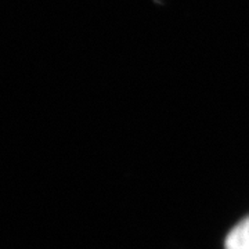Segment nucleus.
Returning a JSON list of instances; mask_svg holds the SVG:
<instances>
[{
    "mask_svg": "<svg viewBox=\"0 0 249 249\" xmlns=\"http://www.w3.org/2000/svg\"><path fill=\"white\" fill-rule=\"evenodd\" d=\"M226 249H249V217L238 223L226 238Z\"/></svg>",
    "mask_w": 249,
    "mask_h": 249,
    "instance_id": "obj_1",
    "label": "nucleus"
}]
</instances>
